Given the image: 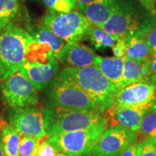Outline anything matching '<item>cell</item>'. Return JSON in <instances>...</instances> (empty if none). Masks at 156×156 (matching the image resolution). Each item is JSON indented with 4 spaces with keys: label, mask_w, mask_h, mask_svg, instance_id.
I'll list each match as a JSON object with an SVG mask.
<instances>
[{
    "label": "cell",
    "mask_w": 156,
    "mask_h": 156,
    "mask_svg": "<svg viewBox=\"0 0 156 156\" xmlns=\"http://www.w3.org/2000/svg\"><path fill=\"white\" fill-rule=\"evenodd\" d=\"M41 140L36 136L21 134L19 156H36Z\"/></svg>",
    "instance_id": "cell-24"
},
{
    "label": "cell",
    "mask_w": 156,
    "mask_h": 156,
    "mask_svg": "<svg viewBox=\"0 0 156 156\" xmlns=\"http://www.w3.org/2000/svg\"><path fill=\"white\" fill-rule=\"evenodd\" d=\"M93 1H95V0H77V5H87V4L92 2H93Z\"/></svg>",
    "instance_id": "cell-33"
},
{
    "label": "cell",
    "mask_w": 156,
    "mask_h": 156,
    "mask_svg": "<svg viewBox=\"0 0 156 156\" xmlns=\"http://www.w3.org/2000/svg\"><path fill=\"white\" fill-rule=\"evenodd\" d=\"M136 143L132 144V145L128 146L123 151L119 156H136Z\"/></svg>",
    "instance_id": "cell-32"
},
{
    "label": "cell",
    "mask_w": 156,
    "mask_h": 156,
    "mask_svg": "<svg viewBox=\"0 0 156 156\" xmlns=\"http://www.w3.org/2000/svg\"><path fill=\"white\" fill-rule=\"evenodd\" d=\"M48 137L54 134L86 129L108 121L104 112L42 106Z\"/></svg>",
    "instance_id": "cell-3"
},
{
    "label": "cell",
    "mask_w": 156,
    "mask_h": 156,
    "mask_svg": "<svg viewBox=\"0 0 156 156\" xmlns=\"http://www.w3.org/2000/svg\"><path fill=\"white\" fill-rule=\"evenodd\" d=\"M58 61L49 55L45 59L26 61L19 73L30 81L38 91H41L58 75Z\"/></svg>",
    "instance_id": "cell-11"
},
{
    "label": "cell",
    "mask_w": 156,
    "mask_h": 156,
    "mask_svg": "<svg viewBox=\"0 0 156 156\" xmlns=\"http://www.w3.org/2000/svg\"><path fill=\"white\" fill-rule=\"evenodd\" d=\"M139 2L151 15H156L155 3L152 0H139Z\"/></svg>",
    "instance_id": "cell-31"
},
{
    "label": "cell",
    "mask_w": 156,
    "mask_h": 156,
    "mask_svg": "<svg viewBox=\"0 0 156 156\" xmlns=\"http://www.w3.org/2000/svg\"><path fill=\"white\" fill-rule=\"evenodd\" d=\"M135 132L116 126L106 129L101 134L92 152L93 156H119L128 146L135 143Z\"/></svg>",
    "instance_id": "cell-10"
},
{
    "label": "cell",
    "mask_w": 156,
    "mask_h": 156,
    "mask_svg": "<svg viewBox=\"0 0 156 156\" xmlns=\"http://www.w3.org/2000/svg\"><path fill=\"white\" fill-rule=\"evenodd\" d=\"M155 100V86L145 82H139L116 91L114 95L113 104L122 106H144L153 104Z\"/></svg>",
    "instance_id": "cell-12"
},
{
    "label": "cell",
    "mask_w": 156,
    "mask_h": 156,
    "mask_svg": "<svg viewBox=\"0 0 156 156\" xmlns=\"http://www.w3.org/2000/svg\"><path fill=\"white\" fill-rule=\"evenodd\" d=\"M34 40L30 33L9 23L0 34V83L19 72Z\"/></svg>",
    "instance_id": "cell-1"
},
{
    "label": "cell",
    "mask_w": 156,
    "mask_h": 156,
    "mask_svg": "<svg viewBox=\"0 0 156 156\" xmlns=\"http://www.w3.org/2000/svg\"><path fill=\"white\" fill-rule=\"evenodd\" d=\"M96 54L80 42L67 44L58 58L66 67H86L93 65Z\"/></svg>",
    "instance_id": "cell-14"
},
{
    "label": "cell",
    "mask_w": 156,
    "mask_h": 156,
    "mask_svg": "<svg viewBox=\"0 0 156 156\" xmlns=\"http://www.w3.org/2000/svg\"><path fill=\"white\" fill-rule=\"evenodd\" d=\"M59 151L46 139L41 142L36 156H55Z\"/></svg>",
    "instance_id": "cell-28"
},
{
    "label": "cell",
    "mask_w": 156,
    "mask_h": 156,
    "mask_svg": "<svg viewBox=\"0 0 156 156\" xmlns=\"http://www.w3.org/2000/svg\"><path fill=\"white\" fill-rule=\"evenodd\" d=\"M147 43L152 54H156V24L153 25L145 36Z\"/></svg>",
    "instance_id": "cell-29"
},
{
    "label": "cell",
    "mask_w": 156,
    "mask_h": 156,
    "mask_svg": "<svg viewBox=\"0 0 156 156\" xmlns=\"http://www.w3.org/2000/svg\"><path fill=\"white\" fill-rule=\"evenodd\" d=\"M86 38H88L92 46L97 50L112 48L120 39L95 25H92L90 28Z\"/></svg>",
    "instance_id": "cell-21"
},
{
    "label": "cell",
    "mask_w": 156,
    "mask_h": 156,
    "mask_svg": "<svg viewBox=\"0 0 156 156\" xmlns=\"http://www.w3.org/2000/svg\"><path fill=\"white\" fill-rule=\"evenodd\" d=\"M122 0H95L87 5H77L81 12L92 23L101 26L119 8Z\"/></svg>",
    "instance_id": "cell-15"
},
{
    "label": "cell",
    "mask_w": 156,
    "mask_h": 156,
    "mask_svg": "<svg viewBox=\"0 0 156 156\" xmlns=\"http://www.w3.org/2000/svg\"><path fill=\"white\" fill-rule=\"evenodd\" d=\"M136 134L141 141L156 138V101L143 115Z\"/></svg>",
    "instance_id": "cell-22"
},
{
    "label": "cell",
    "mask_w": 156,
    "mask_h": 156,
    "mask_svg": "<svg viewBox=\"0 0 156 156\" xmlns=\"http://www.w3.org/2000/svg\"><path fill=\"white\" fill-rule=\"evenodd\" d=\"M0 97L11 108L36 106L39 101L38 90L19 72L0 83Z\"/></svg>",
    "instance_id": "cell-8"
},
{
    "label": "cell",
    "mask_w": 156,
    "mask_h": 156,
    "mask_svg": "<svg viewBox=\"0 0 156 156\" xmlns=\"http://www.w3.org/2000/svg\"><path fill=\"white\" fill-rule=\"evenodd\" d=\"M153 104L136 107L112 104L105 111L104 114L111 127L121 126L136 132L140 127L143 115Z\"/></svg>",
    "instance_id": "cell-13"
},
{
    "label": "cell",
    "mask_w": 156,
    "mask_h": 156,
    "mask_svg": "<svg viewBox=\"0 0 156 156\" xmlns=\"http://www.w3.org/2000/svg\"><path fill=\"white\" fill-rule=\"evenodd\" d=\"M8 118L11 125L20 134L36 136L42 140L48 138L41 108L36 106L12 108Z\"/></svg>",
    "instance_id": "cell-9"
},
{
    "label": "cell",
    "mask_w": 156,
    "mask_h": 156,
    "mask_svg": "<svg viewBox=\"0 0 156 156\" xmlns=\"http://www.w3.org/2000/svg\"><path fill=\"white\" fill-rule=\"evenodd\" d=\"M145 83L156 85V54H154L148 59L143 62Z\"/></svg>",
    "instance_id": "cell-26"
},
{
    "label": "cell",
    "mask_w": 156,
    "mask_h": 156,
    "mask_svg": "<svg viewBox=\"0 0 156 156\" xmlns=\"http://www.w3.org/2000/svg\"><path fill=\"white\" fill-rule=\"evenodd\" d=\"M55 156H68V155H67V154H65V153H62V152H60L59 151L57 154H56Z\"/></svg>",
    "instance_id": "cell-35"
},
{
    "label": "cell",
    "mask_w": 156,
    "mask_h": 156,
    "mask_svg": "<svg viewBox=\"0 0 156 156\" xmlns=\"http://www.w3.org/2000/svg\"><path fill=\"white\" fill-rule=\"evenodd\" d=\"M155 101H156V85L155 87Z\"/></svg>",
    "instance_id": "cell-37"
},
{
    "label": "cell",
    "mask_w": 156,
    "mask_h": 156,
    "mask_svg": "<svg viewBox=\"0 0 156 156\" xmlns=\"http://www.w3.org/2000/svg\"><path fill=\"white\" fill-rule=\"evenodd\" d=\"M152 1H153L154 3H156V0H152Z\"/></svg>",
    "instance_id": "cell-38"
},
{
    "label": "cell",
    "mask_w": 156,
    "mask_h": 156,
    "mask_svg": "<svg viewBox=\"0 0 156 156\" xmlns=\"http://www.w3.org/2000/svg\"><path fill=\"white\" fill-rule=\"evenodd\" d=\"M2 29H4V28L2 27V25H1V23H0V30H2Z\"/></svg>",
    "instance_id": "cell-36"
},
{
    "label": "cell",
    "mask_w": 156,
    "mask_h": 156,
    "mask_svg": "<svg viewBox=\"0 0 156 156\" xmlns=\"http://www.w3.org/2000/svg\"><path fill=\"white\" fill-rule=\"evenodd\" d=\"M108 126V122L106 121L86 129L54 134L47 140L68 156H90Z\"/></svg>",
    "instance_id": "cell-6"
},
{
    "label": "cell",
    "mask_w": 156,
    "mask_h": 156,
    "mask_svg": "<svg viewBox=\"0 0 156 156\" xmlns=\"http://www.w3.org/2000/svg\"><path fill=\"white\" fill-rule=\"evenodd\" d=\"M30 34L35 42L57 60L67 44L44 25L34 27L31 29Z\"/></svg>",
    "instance_id": "cell-16"
},
{
    "label": "cell",
    "mask_w": 156,
    "mask_h": 156,
    "mask_svg": "<svg viewBox=\"0 0 156 156\" xmlns=\"http://www.w3.org/2000/svg\"><path fill=\"white\" fill-rule=\"evenodd\" d=\"M136 156H156V138H151L136 143Z\"/></svg>",
    "instance_id": "cell-27"
},
{
    "label": "cell",
    "mask_w": 156,
    "mask_h": 156,
    "mask_svg": "<svg viewBox=\"0 0 156 156\" xmlns=\"http://www.w3.org/2000/svg\"><path fill=\"white\" fill-rule=\"evenodd\" d=\"M144 80L145 73L143 62L124 58L122 88L130 84L144 82Z\"/></svg>",
    "instance_id": "cell-20"
},
{
    "label": "cell",
    "mask_w": 156,
    "mask_h": 156,
    "mask_svg": "<svg viewBox=\"0 0 156 156\" xmlns=\"http://www.w3.org/2000/svg\"><path fill=\"white\" fill-rule=\"evenodd\" d=\"M49 10L59 13L69 12L77 7V0H41Z\"/></svg>",
    "instance_id": "cell-25"
},
{
    "label": "cell",
    "mask_w": 156,
    "mask_h": 156,
    "mask_svg": "<svg viewBox=\"0 0 156 156\" xmlns=\"http://www.w3.org/2000/svg\"><path fill=\"white\" fill-rule=\"evenodd\" d=\"M133 7L122 1L119 8L100 28L108 34L122 38L132 34L145 35L153 24Z\"/></svg>",
    "instance_id": "cell-7"
},
{
    "label": "cell",
    "mask_w": 156,
    "mask_h": 156,
    "mask_svg": "<svg viewBox=\"0 0 156 156\" xmlns=\"http://www.w3.org/2000/svg\"><path fill=\"white\" fill-rule=\"evenodd\" d=\"M0 136L6 156H19L21 134L11 124L4 122L0 125Z\"/></svg>",
    "instance_id": "cell-19"
},
{
    "label": "cell",
    "mask_w": 156,
    "mask_h": 156,
    "mask_svg": "<svg viewBox=\"0 0 156 156\" xmlns=\"http://www.w3.org/2000/svg\"><path fill=\"white\" fill-rule=\"evenodd\" d=\"M0 156H6L5 153V151H4V149H3L2 144L1 136H0Z\"/></svg>",
    "instance_id": "cell-34"
},
{
    "label": "cell",
    "mask_w": 156,
    "mask_h": 156,
    "mask_svg": "<svg viewBox=\"0 0 156 156\" xmlns=\"http://www.w3.org/2000/svg\"><path fill=\"white\" fill-rule=\"evenodd\" d=\"M43 25L67 44L78 43L86 38L92 23L81 12L59 13L48 10L42 17Z\"/></svg>",
    "instance_id": "cell-5"
},
{
    "label": "cell",
    "mask_w": 156,
    "mask_h": 156,
    "mask_svg": "<svg viewBox=\"0 0 156 156\" xmlns=\"http://www.w3.org/2000/svg\"><path fill=\"white\" fill-rule=\"evenodd\" d=\"M0 34H1V33H0Z\"/></svg>",
    "instance_id": "cell-39"
},
{
    "label": "cell",
    "mask_w": 156,
    "mask_h": 156,
    "mask_svg": "<svg viewBox=\"0 0 156 156\" xmlns=\"http://www.w3.org/2000/svg\"><path fill=\"white\" fill-rule=\"evenodd\" d=\"M113 53L115 57L124 58L125 54V42L123 38H120L112 47Z\"/></svg>",
    "instance_id": "cell-30"
},
{
    "label": "cell",
    "mask_w": 156,
    "mask_h": 156,
    "mask_svg": "<svg viewBox=\"0 0 156 156\" xmlns=\"http://www.w3.org/2000/svg\"><path fill=\"white\" fill-rule=\"evenodd\" d=\"M44 106L73 110L101 112L100 108L86 93L72 82L57 75L43 90Z\"/></svg>",
    "instance_id": "cell-4"
},
{
    "label": "cell",
    "mask_w": 156,
    "mask_h": 156,
    "mask_svg": "<svg viewBox=\"0 0 156 156\" xmlns=\"http://www.w3.org/2000/svg\"><path fill=\"white\" fill-rule=\"evenodd\" d=\"M19 7V0H0V23L4 28L17 15Z\"/></svg>",
    "instance_id": "cell-23"
},
{
    "label": "cell",
    "mask_w": 156,
    "mask_h": 156,
    "mask_svg": "<svg viewBox=\"0 0 156 156\" xmlns=\"http://www.w3.org/2000/svg\"><path fill=\"white\" fill-rule=\"evenodd\" d=\"M124 62V58H117L115 56L103 57L97 55L93 65L119 90L122 88Z\"/></svg>",
    "instance_id": "cell-17"
},
{
    "label": "cell",
    "mask_w": 156,
    "mask_h": 156,
    "mask_svg": "<svg viewBox=\"0 0 156 156\" xmlns=\"http://www.w3.org/2000/svg\"><path fill=\"white\" fill-rule=\"evenodd\" d=\"M145 36L142 34H132L122 38L125 42L124 58L144 62L153 55Z\"/></svg>",
    "instance_id": "cell-18"
},
{
    "label": "cell",
    "mask_w": 156,
    "mask_h": 156,
    "mask_svg": "<svg viewBox=\"0 0 156 156\" xmlns=\"http://www.w3.org/2000/svg\"><path fill=\"white\" fill-rule=\"evenodd\" d=\"M58 76L77 85L97 103L102 112L113 104L114 95L119 90L94 65L65 67Z\"/></svg>",
    "instance_id": "cell-2"
}]
</instances>
